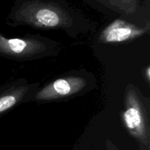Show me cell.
I'll return each instance as SVG.
<instances>
[{
	"label": "cell",
	"instance_id": "obj_5",
	"mask_svg": "<svg viewBox=\"0 0 150 150\" xmlns=\"http://www.w3.org/2000/svg\"><path fill=\"white\" fill-rule=\"evenodd\" d=\"M40 86L39 82L29 83L19 79L0 86V117L21 104L33 101Z\"/></svg>",
	"mask_w": 150,
	"mask_h": 150
},
{
	"label": "cell",
	"instance_id": "obj_3",
	"mask_svg": "<svg viewBox=\"0 0 150 150\" xmlns=\"http://www.w3.org/2000/svg\"><path fill=\"white\" fill-rule=\"evenodd\" d=\"M98 86L95 76L85 70H74L40 87L33 101L39 103L58 102L86 95Z\"/></svg>",
	"mask_w": 150,
	"mask_h": 150
},
{
	"label": "cell",
	"instance_id": "obj_7",
	"mask_svg": "<svg viewBox=\"0 0 150 150\" xmlns=\"http://www.w3.org/2000/svg\"><path fill=\"white\" fill-rule=\"evenodd\" d=\"M105 5L120 13L133 14L139 7V0H98Z\"/></svg>",
	"mask_w": 150,
	"mask_h": 150
},
{
	"label": "cell",
	"instance_id": "obj_2",
	"mask_svg": "<svg viewBox=\"0 0 150 150\" xmlns=\"http://www.w3.org/2000/svg\"><path fill=\"white\" fill-rule=\"evenodd\" d=\"M61 44L40 35L7 38L0 32V58L17 62L41 59L58 55Z\"/></svg>",
	"mask_w": 150,
	"mask_h": 150
},
{
	"label": "cell",
	"instance_id": "obj_4",
	"mask_svg": "<svg viewBox=\"0 0 150 150\" xmlns=\"http://www.w3.org/2000/svg\"><path fill=\"white\" fill-rule=\"evenodd\" d=\"M150 102L134 84L125 89L120 120L126 131L133 138L149 145L150 139Z\"/></svg>",
	"mask_w": 150,
	"mask_h": 150
},
{
	"label": "cell",
	"instance_id": "obj_6",
	"mask_svg": "<svg viewBox=\"0 0 150 150\" xmlns=\"http://www.w3.org/2000/svg\"><path fill=\"white\" fill-rule=\"evenodd\" d=\"M150 23L139 26L123 19L117 18L105 26L98 37V42L103 44H118L135 40L149 33Z\"/></svg>",
	"mask_w": 150,
	"mask_h": 150
},
{
	"label": "cell",
	"instance_id": "obj_1",
	"mask_svg": "<svg viewBox=\"0 0 150 150\" xmlns=\"http://www.w3.org/2000/svg\"><path fill=\"white\" fill-rule=\"evenodd\" d=\"M10 26H29L36 29H62L76 37L82 32L73 13L59 3L45 0H26L16 4L7 18Z\"/></svg>",
	"mask_w": 150,
	"mask_h": 150
},
{
	"label": "cell",
	"instance_id": "obj_8",
	"mask_svg": "<svg viewBox=\"0 0 150 150\" xmlns=\"http://www.w3.org/2000/svg\"><path fill=\"white\" fill-rule=\"evenodd\" d=\"M142 76L144 80L149 84L150 81V66L147 65L142 70Z\"/></svg>",
	"mask_w": 150,
	"mask_h": 150
}]
</instances>
